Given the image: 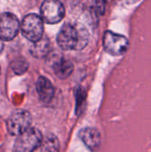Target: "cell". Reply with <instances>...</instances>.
Instances as JSON below:
<instances>
[{"label": "cell", "instance_id": "cell-2", "mask_svg": "<svg viewBox=\"0 0 151 152\" xmlns=\"http://www.w3.org/2000/svg\"><path fill=\"white\" fill-rule=\"evenodd\" d=\"M42 139L40 131L36 128L30 127L18 135L14 143V151L16 152H33L40 146Z\"/></svg>", "mask_w": 151, "mask_h": 152}, {"label": "cell", "instance_id": "cell-4", "mask_svg": "<svg viewBox=\"0 0 151 152\" xmlns=\"http://www.w3.org/2000/svg\"><path fill=\"white\" fill-rule=\"evenodd\" d=\"M57 43L62 50H77L79 45V28L70 23H65L58 33Z\"/></svg>", "mask_w": 151, "mask_h": 152}, {"label": "cell", "instance_id": "cell-6", "mask_svg": "<svg viewBox=\"0 0 151 152\" xmlns=\"http://www.w3.org/2000/svg\"><path fill=\"white\" fill-rule=\"evenodd\" d=\"M40 11L43 20L49 24L61 21L65 16V8L59 0H44Z\"/></svg>", "mask_w": 151, "mask_h": 152}, {"label": "cell", "instance_id": "cell-8", "mask_svg": "<svg viewBox=\"0 0 151 152\" xmlns=\"http://www.w3.org/2000/svg\"><path fill=\"white\" fill-rule=\"evenodd\" d=\"M79 137L81 141L85 144V146L94 151L100 148L101 145V134L97 129L93 127H85L82 128L79 132Z\"/></svg>", "mask_w": 151, "mask_h": 152}, {"label": "cell", "instance_id": "cell-10", "mask_svg": "<svg viewBox=\"0 0 151 152\" xmlns=\"http://www.w3.org/2000/svg\"><path fill=\"white\" fill-rule=\"evenodd\" d=\"M53 69L59 78L65 79L72 74L74 66L70 61L64 58H60L53 62Z\"/></svg>", "mask_w": 151, "mask_h": 152}, {"label": "cell", "instance_id": "cell-15", "mask_svg": "<svg viewBox=\"0 0 151 152\" xmlns=\"http://www.w3.org/2000/svg\"><path fill=\"white\" fill-rule=\"evenodd\" d=\"M122 1L126 4H133L137 3L138 1H140V0H122Z\"/></svg>", "mask_w": 151, "mask_h": 152}, {"label": "cell", "instance_id": "cell-1", "mask_svg": "<svg viewBox=\"0 0 151 152\" xmlns=\"http://www.w3.org/2000/svg\"><path fill=\"white\" fill-rule=\"evenodd\" d=\"M21 33L28 40L36 43L42 39L44 34V20L37 14L30 13L23 18Z\"/></svg>", "mask_w": 151, "mask_h": 152}, {"label": "cell", "instance_id": "cell-13", "mask_svg": "<svg viewBox=\"0 0 151 152\" xmlns=\"http://www.w3.org/2000/svg\"><path fill=\"white\" fill-rule=\"evenodd\" d=\"M28 64L27 62V61L20 59L17 60L15 62L12 63V69L14 70V72L16 74H23L27 69H28Z\"/></svg>", "mask_w": 151, "mask_h": 152}, {"label": "cell", "instance_id": "cell-7", "mask_svg": "<svg viewBox=\"0 0 151 152\" xmlns=\"http://www.w3.org/2000/svg\"><path fill=\"white\" fill-rule=\"evenodd\" d=\"M20 25L18 18L10 12L0 14V37L3 40L10 41L19 33Z\"/></svg>", "mask_w": 151, "mask_h": 152}, {"label": "cell", "instance_id": "cell-9", "mask_svg": "<svg viewBox=\"0 0 151 152\" xmlns=\"http://www.w3.org/2000/svg\"><path fill=\"white\" fill-rule=\"evenodd\" d=\"M36 92L41 102L48 103L53 98L54 87L48 78L40 77L36 81Z\"/></svg>", "mask_w": 151, "mask_h": 152}, {"label": "cell", "instance_id": "cell-16", "mask_svg": "<svg viewBox=\"0 0 151 152\" xmlns=\"http://www.w3.org/2000/svg\"><path fill=\"white\" fill-rule=\"evenodd\" d=\"M3 49H4V43H3V39L0 37V53H2Z\"/></svg>", "mask_w": 151, "mask_h": 152}, {"label": "cell", "instance_id": "cell-14", "mask_svg": "<svg viewBox=\"0 0 151 152\" xmlns=\"http://www.w3.org/2000/svg\"><path fill=\"white\" fill-rule=\"evenodd\" d=\"M96 11L100 15H103L105 13L106 10V4H107V0H94Z\"/></svg>", "mask_w": 151, "mask_h": 152}, {"label": "cell", "instance_id": "cell-3", "mask_svg": "<svg viewBox=\"0 0 151 152\" xmlns=\"http://www.w3.org/2000/svg\"><path fill=\"white\" fill-rule=\"evenodd\" d=\"M103 47L110 55L121 56L127 52L129 41L123 35L107 30L103 36Z\"/></svg>", "mask_w": 151, "mask_h": 152}, {"label": "cell", "instance_id": "cell-11", "mask_svg": "<svg viewBox=\"0 0 151 152\" xmlns=\"http://www.w3.org/2000/svg\"><path fill=\"white\" fill-rule=\"evenodd\" d=\"M49 50H50L49 41L46 38H42L38 42L35 43V45H34L31 53L36 58H42L48 53Z\"/></svg>", "mask_w": 151, "mask_h": 152}, {"label": "cell", "instance_id": "cell-17", "mask_svg": "<svg viewBox=\"0 0 151 152\" xmlns=\"http://www.w3.org/2000/svg\"><path fill=\"white\" fill-rule=\"evenodd\" d=\"M0 72H1V69H0Z\"/></svg>", "mask_w": 151, "mask_h": 152}, {"label": "cell", "instance_id": "cell-5", "mask_svg": "<svg viewBox=\"0 0 151 152\" xmlns=\"http://www.w3.org/2000/svg\"><path fill=\"white\" fill-rule=\"evenodd\" d=\"M31 122L32 118L29 112L19 110L14 111L7 119V130L10 134L18 136L30 128Z\"/></svg>", "mask_w": 151, "mask_h": 152}, {"label": "cell", "instance_id": "cell-12", "mask_svg": "<svg viewBox=\"0 0 151 152\" xmlns=\"http://www.w3.org/2000/svg\"><path fill=\"white\" fill-rule=\"evenodd\" d=\"M76 99H77V114L80 115L83 110L82 106L85 104V93L82 88L77 89V92L76 94Z\"/></svg>", "mask_w": 151, "mask_h": 152}]
</instances>
